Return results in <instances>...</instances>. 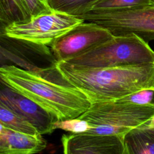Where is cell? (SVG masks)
<instances>
[{"mask_svg": "<svg viewBox=\"0 0 154 154\" xmlns=\"http://www.w3.org/2000/svg\"><path fill=\"white\" fill-rule=\"evenodd\" d=\"M57 73L65 84L82 92L91 103L114 100L154 88V64L81 69L58 62Z\"/></svg>", "mask_w": 154, "mask_h": 154, "instance_id": "6da1fadb", "label": "cell"}, {"mask_svg": "<svg viewBox=\"0 0 154 154\" xmlns=\"http://www.w3.org/2000/svg\"><path fill=\"white\" fill-rule=\"evenodd\" d=\"M0 80L45 108L59 120L73 119L92 103L79 90L45 79L43 76L14 65H2Z\"/></svg>", "mask_w": 154, "mask_h": 154, "instance_id": "7a4b0ae2", "label": "cell"}, {"mask_svg": "<svg viewBox=\"0 0 154 154\" xmlns=\"http://www.w3.org/2000/svg\"><path fill=\"white\" fill-rule=\"evenodd\" d=\"M62 62L81 69L154 64V51L143 38L131 34L114 36L82 55Z\"/></svg>", "mask_w": 154, "mask_h": 154, "instance_id": "3957f363", "label": "cell"}, {"mask_svg": "<svg viewBox=\"0 0 154 154\" xmlns=\"http://www.w3.org/2000/svg\"><path fill=\"white\" fill-rule=\"evenodd\" d=\"M107 29L114 36L135 34L149 43L154 40V4L107 12H93L78 17Z\"/></svg>", "mask_w": 154, "mask_h": 154, "instance_id": "277c9868", "label": "cell"}, {"mask_svg": "<svg viewBox=\"0 0 154 154\" xmlns=\"http://www.w3.org/2000/svg\"><path fill=\"white\" fill-rule=\"evenodd\" d=\"M84 20L58 12L40 15L25 23H13L0 29V34L49 46L58 37Z\"/></svg>", "mask_w": 154, "mask_h": 154, "instance_id": "5b68a950", "label": "cell"}, {"mask_svg": "<svg viewBox=\"0 0 154 154\" xmlns=\"http://www.w3.org/2000/svg\"><path fill=\"white\" fill-rule=\"evenodd\" d=\"M153 115V106L114 100L93 103L78 118L85 121L90 127L111 125L131 131L147 122Z\"/></svg>", "mask_w": 154, "mask_h": 154, "instance_id": "8992f818", "label": "cell"}, {"mask_svg": "<svg viewBox=\"0 0 154 154\" xmlns=\"http://www.w3.org/2000/svg\"><path fill=\"white\" fill-rule=\"evenodd\" d=\"M114 36L99 25L84 21L56 38L49 46L57 63L82 55Z\"/></svg>", "mask_w": 154, "mask_h": 154, "instance_id": "52a82bcc", "label": "cell"}, {"mask_svg": "<svg viewBox=\"0 0 154 154\" xmlns=\"http://www.w3.org/2000/svg\"><path fill=\"white\" fill-rule=\"evenodd\" d=\"M1 57L23 69L41 75L52 73L57 61L48 46L20 40L0 34ZM17 66V67H18Z\"/></svg>", "mask_w": 154, "mask_h": 154, "instance_id": "ba28073f", "label": "cell"}, {"mask_svg": "<svg viewBox=\"0 0 154 154\" xmlns=\"http://www.w3.org/2000/svg\"><path fill=\"white\" fill-rule=\"evenodd\" d=\"M0 103L30 123L41 135L52 133L59 120L40 106L0 80Z\"/></svg>", "mask_w": 154, "mask_h": 154, "instance_id": "9c48e42d", "label": "cell"}, {"mask_svg": "<svg viewBox=\"0 0 154 154\" xmlns=\"http://www.w3.org/2000/svg\"><path fill=\"white\" fill-rule=\"evenodd\" d=\"M125 135L64 134L61 137L63 154H128Z\"/></svg>", "mask_w": 154, "mask_h": 154, "instance_id": "30bf717a", "label": "cell"}, {"mask_svg": "<svg viewBox=\"0 0 154 154\" xmlns=\"http://www.w3.org/2000/svg\"><path fill=\"white\" fill-rule=\"evenodd\" d=\"M0 126V154H35L46 147L41 134L31 135Z\"/></svg>", "mask_w": 154, "mask_h": 154, "instance_id": "8fae6325", "label": "cell"}, {"mask_svg": "<svg viewBox=\"0 0 154 154\" xmlns=\"http://www.w3.org/2000/svg\"><path fill=\"white\" fill-rule=\"evenodd\" d=\"M128 154H154V135L146 129L137 127L124 135Z\"/></svg>", "mask_w": 154, "mask_h": 154, "instance_id": "7c38bea8", "label": "cell"}, {"mask_svg": "<svg viewBox=\"0 0 154 154\" xmlns=\"http://www.w3.org/2000/svg\"><path fill=\"white\" fill-rule=\"evenodd\" d=\"M31 19L23 0H0V29L16 23H25Z\"/></svg>", "mask_w": 154, "mask_h": 154, "instance_id": "4fadbf2b", "label": "cell"}, {"mask_svg": "<svg viewBox=\"0 0 154 154\" xmlns=\"http://www.w3.org/2000/svg\"><path fill=\"white\" fill-rule=\"evenodd\" d=\"M100 0H48L54 11L73 17L82 16L92 10Z\"/></svg>", "mask_w": 154, "mask_h": 154, "instance_id": "5bb4252c", "label": "cell"}, {"mask_svg": "<svg viewBox=\"0 0 154 154\" xmlns=\"http://www.w3.org/2000/svg\"><path fill=\"white\" fill-rule=\"evenodd\" d=\"M0 125L6 128L31 135L40 134L28 121L0 103Z\"/></svg>", "mask_w": 154, "mask_h": 154, "instance_id": "9a60e30c", "label": "cell"}, {"mask_svg": "<svg viewBox=\"0 0 154 154\" xmlns=\"http://www.w3.org/2000/svg\"><path fill=\"white\" fill-rule=\"evenodd\" d=\"M150 4H152L150 0H100L90 11H116Z\"/></svg>", "mask_w": 154, "mask_h": 154, "instance_id": "2e32d148", "label": "cell"}, {"mask_svg": "<svg viewBox=\"0 0 154 154\" xmlns=\"http://www.w3.org/2000/svg\"><path fill=\"white\" fill-rule=\"evenodd\" d=\"M117 100L139 105L154 107V88H144Z\"/></svg>", "mask_w": 154, "mask_h": 154, "instance_id": "e0dca14e", "label": "cell"}, {"mask_svg": "<svg viewBox=\"0 0 154 154\" xmlns=\"http://www.w3.org/2000/svg\"><path fill=\"white\" fill-rule=\"evenodd\" d=\"M25 8L31 18L54 12L48 0H23Z\"/></svg>", "mask_w": 154, "mask_h": 154, "instance_id": "ac0fdd59", "label": "cell"}, {"mask_svg": "<svg viewBox=\"0 0 154 154\" xmlns=\"http://www.w3.org/2000/svg\"><path fill=\"white\" fill-rule=\"evenodd\" d=\"M90 128L84 120L76 118L73 119L58 120L55 124V129H61L72 133H82Z\"/></svg>", "mask_w": 154, "mask_h": 154, "instance_id": "d6986e66", "label": "cell"}, {"mask_svg": "<svg viewBox=\"0 0 154 154\" xmlns=\"http://www.w3.org/2000/svg\"><path fill=\"white\" fill-rule=\"evenodd\" d=\"M129 131L126 129L117 126H114L111 125H99L90 127L85 132L82 133L97 135H125Z\"/></svg>", "mask_w": 154, "mask_h": 154, "instance_id": "ffe728a7", "label": "cell"}, {"mask_svg": "<svg viewBox=\"0 0 154 154\" xmlns=\"http://www.w3.org/2000/svg\"><path fill=\"white\" fill-rule=\"evenodd\" d=\"M139 127L146 128H154V115L147 122H146V123H144V124H143Z\"/></svg>", "mask_w": 154, "mask_h": 154, "instance_id": "44dd1931", "label": "cell"}, {"mask_svg": "<svg viewBox=\"0 0 154 154\" xmlns=\"http://www.w3.org/2000/svg\"><path fill=\"white\" fill-rule=\"evenodd\" d=\"M141 128V127H140ZM144 129H146V130H147L150 133H151L152 134H153L154 135V128H142Z\"/></svg>", "mask_w": 154, "mask_h": 154, "instance_id": "7402d4cb", "label": "cell"}, {"mask_svg": "<svg viewBox=\"0 0 154 154\" xmlns=\"http://www.w3.org/2000/svg\"><path fill=\"white\" fill-rule=\"evenodd\" d=\"M150 1H151V2H152V3L154 4V0H150Z\"/></svg>", "mask_w": 154, "mask_h": 154, "instance_id": "603a6c76", "label": "cell"}]
</instances>
